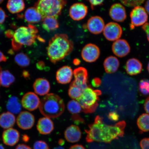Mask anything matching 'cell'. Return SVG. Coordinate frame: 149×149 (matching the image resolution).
<instances>
[{"mask_svg": "<svg viewBox=\"0 0 149 149\" xmlns=\"http://www.w3.org/2000/svg\"><path fill=\"white\" fill-rule=\"evenodd\" d=\"M126 125L125 121L117 123L114 126L104 124L102 117L97 116L93 123L89 125L88 129L85 130L87 133V142L94 141L110 143L113 140L123 136Z\"/></svg>", "mask_w": 149, "mask_h": 149, "instance_id": "1", "label": "cell"}, {"mask_svg": "<svg viewBox=\"0 0 149 149\" xmlns=\"http://www.w3.org/2000/svg\"><path fill=\"white\" fill-rule=\"evenodd\" d=\"M73 48V42L66 34H56L49 40L47 55L51 62L55 64L70 54Z\"/></svg>", "mask_w": 149, "mask_h": 149, "instance_id": "2", "label": "cell"}, {"mask_svg": "<svg viewBox=\"0 0 149 149\" xmlns=\"http://www.w3.org/2000/svg\"><path fill=\"white\" fill-rule=\"evenodd\" d=\"M39 109L42 115L49 118L60 116L65 109L64 102L56 94H48L40 100Z\"/></svg>", "mask_w": 149, "mask_h": 149, "instance_id": "3", "label": "cell"}, {"mask_svg": "<svg viewBox=\"0 0 149 149\" xmlns=\"http://www.w3.org/2000/svg\"><path fill=\"white\" fill-rule=\"evenodd\" d=\"M38 29L35 26L29 24L27 27L22 26L13 33L12 45L14 51H18L23 45L31 46L36 42Z\"/></svg>", "mask_w": 149, "mask_h": 149, "instance_id": "4", "label": "cell"}, {"mask_svg": "<svg viewBox=\"0 0 149 149\" xmlns=\"http://www.w3.org/2000/svg\"><path fill=\"white\" fill-rule=\"evenodd\" d=\"M66 3V0H38L34 7L42 18L47 17L57 18Z\"/></svg>", "mask_w": 149, "mask_h": 149, "instance_id": "5", "label": "cell"}, {"mask_svg": "<svg viewBox=\"0 0 149 149\" xmlns=\"http://www.w3.org/2000/svg\"><path fill=\"white\" fill-rule=\"evenodd\" d=\"M101 94V91L94 90L89 86L84 89L81 97L76 100L81 105L84 113H93L98 107L99 96Z\"/></svg>", "mask_w": 149, "mask_h": 149, "instance_id": "6", "label": "cell"}, {"mask_svg": "<svg viewBox=\"0 0 149 149\" xmlns=\"http://www.w3.org/2000/svg\"><path fill=\"white\" fill-rule=\"evenodd\" d=\"M131 28L143 26L147 23L148 16L145 9L140 6L134 7L130 13Z\"/></svg>", "mask_w": 149, "mask_h": 149, "instance_id": "7", "label": "cell"}, {"mask_svg": "<svg viewBox=\"0 0 149 149\" xmlns=\"http://www.w3.org/2000/svg\"><path fill=\"white\" fill-rule=\"evenodd\" d=\"M103 31L104 36L109 41H115L119 40L122 36L123 33L121 26L114 22H110L107 24Z\"/></svg>", "mask_w": 149, "mask_h": 149, "instance_id": "8", "label": "cell"}, {"mask_svg": "<svg viewBox=\"0 0 149 149\" xmlns=\"http://www.w3.org/2000/svg\"><path fill=\"white\" fill-rule=\"evenodd\" d=\"M100 54L99 48L95 45L89 44L86 45L81 51V56L83 60L87 62H95Z\"/></svg>", "mask_w": 149, "mask_h": 149, "instance_id": "9", "label": "cell"}, {"mask_svg": "<svg viewBox=\"0 0 149 149\" xmlns=\"http://www.w3.org/2000/svg\"><path fill=\"white\" fill-rule=\"evenodd\" d=\"M40 100L35 93L28 92L24 95L22 98L21 103L24 109L30 111L36 109L39 107Z\"/></svg>", "mask_w": 149, "mask_h": 149, "instance_id": "10", "label": "cell"}, {"mask_svg": "<svg viewBox=\"0 0 149 149\" xmlns=\"http://www.w3.org/2000/svg\"><path fill=\"white\" fill-rule=\"evenodd\" d=\"M74 81L72 83L77 86L82 90L86 88L88 86V74L87 70L83 67L75 69L73 72Z\"/></svg>", "mask_w": 149, "mask_h": 149, "instance_id": "11", "label": "cell"}, {"mask_svg": "<svg viewBox=\"0 0 149 149\" xmlns=\"http://www.w3.org/2000/svg\"><path fill=\"white\" fill-rule=\"evenodd\" d=\"M35 117L29 112L21 111L17 118V123L19 127L24 130L31 129L34 125Z\"/></svg>", "mask_w": 149, "mask_h": 149, "instance_id": "12", "label": "cell"}, {"mask_svg": "<svg viewBox=\"0 0 149 149\" xmlns=\"http://www.w3.org/2000/svg\"><path fill=\"white\" fill-rule=\"evenodd\" d=\"M113 54L117 56L123 57L130 52V47L129 43L124 39H119L114 42L112 46Z\"/></svg>", "mask_w": 149, "mask_h": 149, "instance_id": "13", "label": "cell"}, {"mask_svg": "<svg viewBox=\"0 0 149 149\" xmlns=\"http://www.w3.org/2000/svg\"><path fill=\"white\" fill-rule=\"evenodd\" d=\"M88 13V8L82 3H76L70 7L69 15L75 21H79L84 18Z\"/></svg>", "mask_w": 149, "mask_h": 149, "instance_id": "14", "label": "cell"}, {"mask_svg": "<svg viewBox=\"0 0 149 149\" xmlns=\"http://www.w3.org/2000/svg\"><path fill=\"white\" fill-rule=\"evenodd\" d=\"M105 23L102 18L100 16H93L89 18L87 23V27L91 33L98 34L103 31Z\"/></svg>", "mask_w": 149, "mask_h": 149, "instance_id": "15", "label": "cell"}, {"mask_svg": "<svg viewBox=\"0 0 149 149\" xmlns=\"http://www.w3.org/2000/svg\"><path fill=\"white\" fill-rule=\"evenodd\" d=\"M109 15L112 19L118 22H123L127 17L125 8L120 3H114L111 7Z\"/></svg>", "mask_w": 149, "mask_h": 149, "instance_id": "16", "label": "cell"}, {"mask_svg": "<svg viewBox=\"0 0 149 149\" xmlns=\"http://www.w3.org/2000/svg\"><path fill=\"white\" fill-rule=\"evenodd\" d=\"M73 72L68 66H64L57 70L56 74V79L58 83L66 84L70 83L73 77Z\"/></svg>", "mask_w": 149, "mask_h": 149, "instance_id": "17", "label": "cell"}, {"mask_svg": "<svg viewBox=\"0 0 149 149\" xmlns=\"http://www.w3.org/2000/svg\"><path fill=\"white\" fill-rule=\"evenodd\" d=\"M20 135L17 130L10 128L3 131L2 138L3 143L9 146H13L19 141Z\"/></svg>", "mask_w": 149, "mask_h": 149, "instance_id": "18", "label": "cell"}, {"mask_svg": "<svg viewBox=\"0 0 149 149\" xmlns=\"http://www.w3.org/2000/svg\"><path fill=\"white\" fill-rule=\"evenodd\" d=\"M81 132L79 127L73 125L67 128L64 132L65 139L71 143L79 141L81 138Z\"/></svg>", "mask_w": 149, "mask_h": 149, "instance_id": "19", "label": "cell"}, {"mask_svg": "<svg viewBox=\"0 0 149 149\" xmlns=\"http://www.w3.org/2000/svg\"><path fill=\"white\" fill-rule=\"evenodd\" d=\"M54 126L53 121L47 117H44L39 119L37 123V128L42 135L49 134L53 132Z\"/></svg>", "mask_w": 149, "mask_h": 149, "instance_id": "20", "label": "cell"}, {"mask_svg": "<svg viewBox=\"0 0 149 149\" xmlns=\"http://www.w3.org/2000/svg\"><path fill=\"white\" fill-rule=\"evenodd\" d=\"M33 87L35 93L40 96L46 95L50 90L49 82L43 78H38L35 80Z\"/></svg>", "mask_w": 149, "mask_h": 149, "instance_id": "21", "label": "cell"}, {"mask_svg": "<svg viewBox=\"0 0 149 149\" xmlns=\"http://www.w3.org/2000/svg\"><path fill=\"white\" fill-rule=\"evenodd\" d=\"M142 70V64L138 59L130 58L127 61L126 70L129 75L133 76L140 73Z\"/></svg>", "mask_w": 149, "mask_h": 149, "instance_id": "22", "label": "cell"}, {"mask_svg": "<svg viewBox=\"0 0 149 149\" xmlns=\"http://www.w3.org/2000/svg\"><path fill=\"white\" fill-rule=\"evenodd\" d=\"M22 106L21 102L15 96L9 97L6 104L7 110L13 114H17L21 112Z\"/></svg>", "mask_w": 149, "mask_h": 149, "instance_id": "23", "label": "cell"}, {"mask_svg": "<svg viewBox=\"0 0 149 149\" xmlns=\"http://www.w3.org/2000/svg\"><path fill=\"white\" fill-rule=\"evenodd\" d=\"M103 64L106 72L108 74H112L118 70L120 61L116 57L110 56L105 59Z\"/></svg>", "mask_w": 149, "mask_h": 149, "instance_id": "24", "label": "cell"}, {"mask_svg": "<svg viewBox=\"0 0 149 149\" xmlns=\"http://www.w3.org/2000/svg\"><path fill=\"white\" fill-rule=\"evenodd\" d=\"M16 118L14 115L7 111L0 115V126L5 129L11 128L14 125Z\"/></svg>", "mask_w": 149, "mask_h": 149, "instance_id": "25", "label": "cell"}, {"mask_svg": "<svg viewBox=\"0 0 149 149\" xmlns=\"http://www.w3.org/2000/svg\"><path fill=\"white\" fill-rule=\"evenodd\" d=\"M24 18L26 21L30 23H36L40 22L42 18L35 7L27 9L24 14Z\"/></svg>", "mask_w": 149, "mask_h": 149, "instance_id": "26", "label": "cell"}, {"mask_svg": "<svg viewBox=\"0 0 149 149\" xmlns=\"http://www.w3.org/2000/svg\"><path fill=\"white\" fill-rule=\"evenodd\" d=\"M7 7L11 13L16 14L24 10L25 4L23 0H8Z\"/></svg>", "mask_w": 149, "mask_h": 149, "instance_id": "27", "label": "cell"}, {"mask_svg": "<svg viewBox=\"0 0 149 149\" xmlns=\"http://www.w3.org/2000/svg\"><path fill=\"white\" fill-rule=\"evenodd\" d=\"M67 108L69 111L72 114V120L81 117L79 113L82 111L81 105L77 100H72L68 102Z\"/></svg>", "mask_w": 149, "mask_h": 149, "instance_id": "28", "label": "cell"}, {"mask_svg": "<svg viewBox=\"0 0 149 149\" xmlns=\"http://www.w3.org/2000/svg\"><path fill=\"white\" fill-rule=\"evenodd\" d=\"M15 81L14 76L7 70L1 71L0 72V85L9 87Z\"/></svg>", "mask_w": 149, "mask_h": 149, "instance_id": "29", "label": "cell"}, {"mask_svg": "<svg viewBox=\"0 0 149 149\" xmlns=\"http://www.w3.org/2000/svg\"><path fill=\"white\" fill-rule=\"evenodd\" d=\"M42 25L43 29L48 32L54 31L59 27L56 18L50 17L42 18Z\"/></svg>", "mask_w": 149, "mask_h": 149, "instance_id": "30", "label": "cell"}, {"mask_svg": "<svg viewBox=\"0 0 149 149\" xmlns=\"http://www.w3.org/2000/svg\"><path fill=\"white\" fill-rule=\"evenodd\" d=\"M137 125L141 131L144 132L149 131V114L143 113L140 116L137 120Z\"/></svg>", "mask_w": 149, "mask_h": 149, "instance_id": "31", "label": "cell"}, {"mask_svg": "<svg viewBox=\"0 0 149 149\" xmlns=\"http://www.w3.org/2000/svg\"><path fill=\"white\" fill-rule=\"evenodd\" d=\"M14 60L16 64L22 68H26L30 64V59L24 53H18L15 56Z\"/></svg>", "mask_w": 149, "mask_h": 149, "instance_id": "32", "label": "cell"}, {"mask_svg": "<svg viewBox=\"0 0 149 149\" xmlns=\"http://www.w3.org/2000/svg\"><path fill=\"white\" fill-rule=\"evenodd\" d=\"M83 90L74 84L71 83L68 90V95L72 100H77L81 97Z\"/></svg>", "mask_w": 149, "mask_h": 149, "instance_id": "33", "label": "cell"}, {"mask_svg": "<svg viewBox=\"0 0 149 149\" xmlns=\"http://www.w3.org/2000/svg\"><path fill=\"white\" fill-rule=\"evenodd\" d=\"M139 91L141 94L144 95L149 94V80L144 79L140 81Z\"/></svg>", "mask_w": 149, "mask_h": 149, "instance_id": "34", "label": "cell"}, {"mask_svg": "<svg viewBox=\"0 0 149 149\" xmlns=\"http://www.w3.org/2000/svg\"><path fill=\"white\" fill-rule=\"evenodd\" d=\"M123 4L128 7H134L140 6L145 0H120Z\"/></svg>", "mask_w": 149, "mask_h": 149, "instance_id": "35", "label": "cell"}, {"mask_svg": "<svg viewBox=\"0 0 149 149\" xmlns=\"http://www.w3.org/2000/svg\"><path fill=\"white\" fill-rule=\"evenodd\" d=\"M33 149H50L49 145L45 141H37L33 145Z\"/></svg>", "mask_w": 149, "mask_h": 149, "instance_id": "36", "label": "cell"}, {"mask_svg": "<svg viewBox=\"0 0 149 149\" xmlns=\"http://www.w3.org/2000/svg\"><path fill=\"white\" fill-rule=\"evenodd\" d=\"M87 1L90 3L91 8L92 9H94L95 7L102 5L104 0H87Z\"/></svg>", "mask_w": 149, "mask_h": 149, "instance_id": "37", "label": "cell"}, {"mask_svg": "<svg viewBox=\"0 0 149 149\" xmlns=\"http://www.w3.org/2000/svg\"><path fill=\"white\" fill-rule=\"evenodd\" d=\"M141 149H149V138L141 140L140 143Z\"/></svg>", "mask_w": 149, "mask_h": 149, "instance_id": "38", "label": "cell"}, {"mask_svg": "<svg viewBox=\"0 0 149 149\" xmlns=\"http://www.w3.org/2000/svg\"><path fill=\"white\" fill-rule=\"evenodd\" d=\"M108 118L111 120L116 122L118 120L119 115L116 112H111L109 113Z\"/></svg>", "mask_w": 149, "mask_h": 149, "instance_id": "39", "label": "cell"}, {"mask_svg": "<svg viewBox=\"0 0 149 149\" xmlns=\"http://www.w3.org/2000/svg\"><path fill=\"white\" fill-rule=\"evenodd\" d=\"M7 17V16L5 11L0 7V24H3Z\"/></svg>", "mask_w": 149, "mask_h": 149, "instance_id": "40", "label": "cell"}, {"mask_svg": "<svg viewBox=\"0 0 149 149\" xmlns=\"http://www.w3.org/2000/svg\"><path fill=\"white\" fill-rule=\"evenodd\" d=\"M142 28L146 33L147 39L149 42V23L147 22L142 26Z\"/></svg>", "mask_w": 149, "mask_h": 149, "instance_id": "41", "label": "cell"}, {"mask_svg": "<svg viewBox=\"0 0 149 149\" xmlns=\"http://www.w3.org/2000/svg\"><path fill=\"white\" fill-rule=\"evenodd\" d=\"M101 84V80L98 78H94L92 80V84L95 87H98L100 86Z\"/></svg>", "mask_w": 149, "mask_h": 149, "instance_id": "42", "label": "cell"}, {"mask_svg": "<svg viewBox=\"0 0 149 149\" xmlns=\"http://www.w3.org/2000/svg\"><path fill=\"white\" fill-rule=\"evenodd\" d=\"M36 66L38 70H42L44 69L45 66L43 61H40L38 63H37Z\"/></svg>", "mask_w": 149, "mask_h": 149, "instance_id": "43", "label": "cell"}, {"mask_svg": "<svg viewBox=\"0 0 149 149\" xmlns=\"http://www.w3.org/2000/svg\"><path fill=\"white\" fill-rule=\"evenodd\" d=\"M144 108L145 111L149 114V97L145 100L144 104Z\"/></svg>", "mask_w": 149, "mask_h": 149, "instance_id": "44", "label": "cell"}, {"mask_svg": "<svg viewBox=\"0 0 149 149\" xmlns=\"http://www.w3.org/2000/svg\"><path fill=\"white\" fill-rule=\"evenodd\" d=\"M15 149H32L30 147L24 144L18 145Z\"/></svg>", "mask_w": 149, "mask_h": 149, "instance_id": "45", "label": "cell"}, {"mask_svg": "<svg viewBox=\"0 0 149 149\" xmlns=\"http://www.w3.org/2000/svg\"><path fill=\"white\" fill-rule=\"evenodd\" d=\"M69 149H86L82 145L75 144L71 146Z\"/></svg>", "mask_w": 149, "mask_h": 149, "instance_id": "46", "label": "cell"}, {"mask_svg": "<svg viewBox=\"0 0 149 149\" xmlns=\"http://www.w3.org/2000/svg\"><path fill=\"white\" fill-rule=\"evenodd\" d=\"M7 60V58L0 51V62H5Z\"/></svg>", "mask_w": 149, "mask_h": 149, "instance_id": "47", "label": "cell"}, {"mask_svg": "<svg viewBox=\"0 0 149 149\" xmlns=\"http://www.w3.org/2000/svg\"><path fill=\"white\" fill-rule=\"evenodd\" d=\"M145 10L148 13L149 15V0H147L145 5Z\"/></svg>", "mask_w": 149, "mask_h": 149, "instance_id": "48", "label": "cell"}, {"mask_svg": "<svg viewBox=\"0 0 149 149\" xmlns=\"http://www.w3.org/2000/svg\"><path fill=\"white\" fill-rule=\"evenodd\" d=\"M23 75L25 78L29 77V74L27 71L24 70L23 72Z\"/></svg>", "mask_w": 149, "mask_h": 149, "instance_id": "49", "label": "cell"}, {"mask_svg": "<svg viewBox=\"0 0 149 149\" xmlns=\"http://www.w3.org/2000/svg\"><path fill=\"white\" fill-rule=\"evenodd\" d=\"M58 143L61 146H63L65 144V142L64 140L63 139H60L58 141Z\"/></svg>", "mask_w": 149, "mask_h": 149, "instance_id": "50", "label": "cell"}, {"mask_svg": "<svg viewBox=\"0 0 149 149\" xmlns=\"http://www.w3.org/2000/svg\"><path fill=\"white\" fill-rule=\"evenodd\" d=\"M4 27L2 25L0 24V33H1L4 29Z\"/></svg>", "mask_w": 149, "mask_h": 149, "instance_id": "51", "label": "cell"}, {"mask_svg": "<svg viewBox=\"0 0 149 149\" xmlns=\"http://www.w3.org/2000/svg\"><path fill=\"white\" fill-rule=\"evenodd\" d=\"M23 139L24 141H28V140H29V138L28 137V136L25 135L24 136Z\"/></svg>", "mask_w": 149, "mask_h": 149, "instance_id": "52", "label": "cell"}, {"mask_svg": "<svg viewBox=\"0 0 149 149\" xmlns=\"http://www.w3.org/2000/svg\"><path fill=\"white\" fill-rule=\"evenodd\" d=\"M74 64L76 65H79V61H78V59H76V60H74Z\"/></svg>", "mask_w": 149, "mask_h": 149, "instance_id": "53", "label": "cell"}, {"mask_svg": "<svg viewBox=\"0 0 149 149\" xmlns=\"http://www.w3.org/2000/svg\"><path fill=\"white\" fill-rule=\"evenodd\" d=\"M53 149H65L64 148H63V147L61 146H59L56 147L55 148H54Z\"/></svg>", "mask_w": 149, "mask_h": 149, "instance_id": "54", "label": "cell"}, {"mask_svg": "<svg viewBox=\"0 0 149 149\" xmlns=\"http://www.w3.org/2000/svg\"><path fill=\"white\" fill-rule=\"evenodd\" d=\"M0 149H5L2 145L0 144Z\"/></svg>", "mask_w": 149, "mask_h": 149, "instance_id": "55", "label": "cell"}, {"mask_svg": "<svg viewBox=\"0 0 149 149\" xmlns=\"http://www.w3.org/2000/svg\"><path fill=\"white\" fill-rule=\"evenodd\" d=\"M147 69H148V72L149 73V62L148 63V66H147Z\"/></svg>", "mask_w": 149, "mask_h": 149, "instance_id": "56", "label": "cell"}, {"mask_svg": "<svg viewBox=\"0 0 149 149\" xmlns=\"http://www.w3.org/2000/svg\"><path fill=\"white\" fill-rule=\"evenodd\" d=\"M3 1H4V0H0V4L2 3Z\"/></svg>", "mask_w": 149, "mask_h": 149, "instance_id": "57", "label": "cell"}, {"mask_svg": "<svg viewBox=\"0 0 149 149\" xmlns=\"http://www.w3.org/2000/svg\"><path fill=\"white\" fill-rule=\"evenodd\" d=\"M1 68H0V72H1Z\"/></svg>", "mask_w": 149, "mask_h": 149, "instance_id": "58", "label": "cell"}]
</instances>
